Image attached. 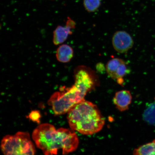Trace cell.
Returning <instances> with one entry per match:
<instances>
[{"label": "cell", "instance_id": "cell-1", "mask_svg": "<svg viewBox=\"0 0 155 155\" xmlns=\"http://www.w3.org/2000/svg\"><path fill=\"white\" fill-rule=\"evenodd\" d=\"M96 78L89 70L81 68L75 74V82L69 88L61 87L60 91L55 92L48 101L55 115L68 112L76 104L84 100L87 93L94 88Z\"/></svg>", "mask_w": 155, "mask_h": 155}, {"label": "cell", "instance_id": "cell-2", "mask_svg": "<svg viewBox=\"0 0 155 155\" xmlns=\"http://www.w3.org/2000/svg\"><path fill=\"white\" fill-rule=\"evenodd\" d=\"M32 139L45 155H55L60 149L67 155L76 150L78 137L72 129L61 128L58 130L49 124H41L32 133Z\"/></svg>", "mask_w": 155, "mask_h": 155}, {"label": "cell", "instance_id": "cell-3", "mask_svg": "<svg viewBox=\"0 0 155 155\" xmlns=\"http://www.w3.org/2000/svg\"><path fill=\"white\" fill-rule=\"evenodd\" d=\"M67 119L71 129L84 135L98 132L105 124V119L97 107L85 100L68 112Z\"/></svg>", "mask_w": 155, "mask_h": 155}, {"label": "cell", "instance_id": "cell-4", "mask_svg": "<svg viewBox=\"0 0 155 155\" xmlns=\"http://www.w3.org/2000/svg\"><path fill=\"white\" fill-rule=\"evenodd\" d=\"M1 149L4 155H35L36 150L29 134L18 132L4 137Z\"/></svg>", "mask_w": 155, "mask_h": 155}, {"label": "cell", "instance_id": "cell-5", "mask_svg": "<svg viewBox=\"0 0 155 155\" xmlns=\"http://www.w3.org/2000/svg\"><path fill=\"white\" fill-rule=\"evenodd\" d=\"M106 71L110 77L121 85L123 84L124 77L129 72L125 62L118 58H113L108 62Z\"/></svg>", "mask_w": 155, "mask_h": 155}, {"label": "cell", "instance_id": "cell-6", "mask_svg": "<svg viewBox=\"0 0 155 155\" xmlns=\"http://www.w3.org/2000/svg\"><path fill=\"white\" fill-rule=\"evenodd\" d=\"M112 44L118 53H124L133 48L134 42L128 33L119 31L115 32L112 37Z\"/></svg>", "mask_w": 155, "mask_h": 155}, {"label": "cell", "instance_id": "cell-7", "mask_svg": "<svg viewBox=\"0 0 155 155\" xmlns=\"http://www.w3.org/2000/svg\"><path fill=\"white\" fill-rule=\"evenodd\" d=\"M66 24L64 26H58L53 32V43L55 45L61 44L67 39L69 35L72 33V29L75 27L74 21L68 17Z\"/></svg>", "mask_w": 155, "mask_h": 155}, {"label": "cell", "instance_id": "cell-8", "mask_svg": "<svg viewBox=\"0 0 155 155\" xmlns=\"http://www.w3.org/2000/svg\"><path fill=\"white\" fill-rule=\"evenodd\" d=\"M132 97L128 90H121L116 93L113 98L114 104L120 111H124L129 109L131 104Z\"/></svg>", "mask_w": 155, "mask_h": 155}, {"label": "cell", "instance_id": "cell-9", "mask_svg": "<svg viewBox=\"0 0 155 155\" xmlns=\"http://www.w3.org/2000/svg\"><path fill=\"white\" fill-rule=\"evenodd\" d=\"M73 48L67 44H63L57 48L56 56L60 62L67 63L71 61L73 57Z\"/></svg>", "mask_w": 155, "mask_h": 155}, {"label": "cell", "instance_id": "cell-10", "mask_svg": "<svg viewBox=\"0 0 155 155\" xmlns=\"http://www.w3.org/2000/svg\"><path fill=\"white\" fill-rule=\"evenodd\" d=\"M133 155H155V140L135 149Z\"/></svg>", "mask_w": 155, "mask_h": 155}, {"label": "cell", "instance_id": "cell-11", "mask_svg": "<svg viewBox=\"0 0 155 155\" xmlns=\"http://www.w3.org/2000/svg\"><path fill=\"white\" fill-rule=\"evenodd\" d=\"M143 118L147 123L155 125V102L147 107L143 113Z\"/></svg>", "mask_w": 155, "mask_h": 155}, {"label": "cell", "instance_id": "cell-12", "mask_svg": "<svg viewBox=\"0 0 155 155\" xmlns=\"http://www.w3.org/2000/svg\"><path fill=\"white\" fill-rule=\"evenodd\" d=\"M101 5V0H83L84 8L89 13L95 12Z\"/></svg>", "mask_w": 155, "mask_h": 155}, {"label": "cell", "instance_id": "cell-13", "mask_svg": "<svg viewBox=\"0 0 155 155\" xmlns=\"http://www.w3.org/2000/svg\"><path fill=\"white\" fill-rule=\"evenodd\" d=\"M29 117L32 121L38 122L39 121L40 115L39 112L38 111H32L29 115Z\"/></svg>", "mask_w": 155, "mask_h": 155}]
</instances>
